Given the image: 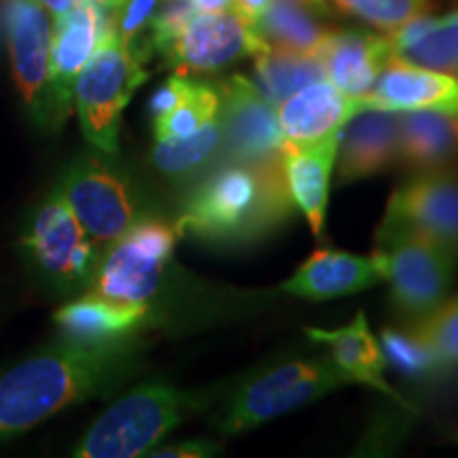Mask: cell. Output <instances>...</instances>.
Segmentation results:
<instances>
[{"instance_id": "obj_22", "label": "cell", "mask_w": 458, "mask_h": 458, "mask_svg": "<svg viewBox=\"0 0 458 458\" xmlns=\"http://www.w3.org/2000/svg\"><path fill=\"white\" fill-rule=\"evenodd\" d=\"M148 318L147 303H122L91 293L66 303L55 312L64 340L79 344H111L128 340Z\"/></svg>"}, {"instance_id": "obj_39", "label": "cell", "mask_w": 458, "mask_h": 458, "mask_svg": "<svg viewBox=\"0 0 458 458\" xmlns=\"http://www.w3.org/2000/svg\"><path fill=\"white\" fill-rule=\"evenodd\" d=\"M94 3H98L100 7H105L106 11H111V13H114V11H119L123 7L125 0H94Z\"/></svg>"}, {"instance_id": "obj_13", "label": "cell", "mask_w": 458, "mask_h": 458, "mask_svg": "<svg viewBox=\"0 0 458 458\" xmlns=\"http://www.w3.org/2000/svg\"><path fill=\"white\" fill-rule=\"evenodd\" d=\"M270 47L261 41L250 21L233 9L219 13H193L172 47L162 55L176 74L216 72L242 55Z\"/></svg>"}, {"instance_id": "obj_5", "label": "cell", "mask_w": 458, "mask_h": 458, "mask_svg": "<svg viewBox=\"0 0 458 458\" xmlns=\"http://www.w3.org/2000/svg\"><path fill=\"white\" fill-rule=\"evenodd\" d=\"M147 60V51L123 43L113 28L74 81V106L81 131L89 145L102 153H117L123 108L148 79Z\"/></svg>"}, {"instance_id": "obj_36", "label": "cell", "mask_w": 458, "mask_h": 458, "mask_svg": "<svg viewBox=\"0 0 458 458\" xmlns=\"http://www.w3.org/2000/svg\"><path fill=\"white\" fill-rule=\"evenodd\" d=\"M198 13H219V11L232 9V0H189Z\"/></svg>"}, {"instance_id": "obj_29", "label": "cell", "mask_w": 458, "mask_h": 458, "mask_svg": "<svg viewBox=\"0 0 458 458\" xmlns=\"http://www.w3.org/2000/svg\"><path fill=\"white\" fill-rule=\"evenodd\" d=\"M380 346L386 363H391L399 374L411 380H435L450 369L410 325L405 329L386 327L382 331Z\"/></svg>"}, {"instance_id": "obj_27", "label": "cell", "mask_w": 458, "mask_h": 458, "mask_svg": "<svg viewBox=\"0 0 458 458\" xmlns=\"http://www.w3.org/2000/svg\"><path fill=\"white\" fill-rule=\"evenodd\" d=\"M219 148L221 123L216 117V122L198 130L196 134L185 136V139L156 140L151 157L159 172L176 176V179H185L193 172L202 170L210 159L219 157Z\"/></svg>"}, {"instance_id": "obj_28", "label": "cell", "mask_w": 458, "mask_h": 458, "mask_svg": "<svg viewBox=\"0 0 458 458\" xmlns=\"http://www.w3.org/2000/svg\"><path fill=\"white\" fill-rule=\"evenodd\" d=\"M221 108L219 88L202 81H189V88L182 100L168 114L153 122L156 140L185 139L196 134L198 130L216 122Z\"/></svg>"}, {"instance_id": "obj_18", "label": "cell", "mask_w": 458, "mask_h": 458, "mask_svg": "<svg viewBox=\"0 0 458 458\" xmlns=\"http://www.w3.org/2000/svg\"><path fill=\"white\" fill-rule=\"evenodd\" d=\"M340 131L312 142H284L283 170L293 206L306 216L314 236H320L329 204L331 172L335 168Z\"/></svg>"}, {"instance_id": "obj_21", "label": "cell", "mask_w": 458, "mask_h": 458, "mask_svg": "<svg viewBox=\"0 0 458 458\" xmlns=\"http://www.w3.org/2000/svg\"><path fill=\"white\" fill-rule=\"evenodd\" d=\"M306 335L318 344H327L329 359L337 371L346 377V382H359V385L371 386L376 391L388 394L399 401L401 405L410 408L397 391L388 385L385 377L386 357L382 346L377 344L374 331L369 329L368 318L363 312H357L351 325L340 329H306Z\"/></svg>"}, {"instance_id": "obj_32", "label": "cell", "mask_w": 458, "mask_h": 458, "mask_svg": "<svg viewBox=\"0 0 458 458\" xmlns=\"http://www.w3.org/2000/svg\"><path fill=\"white\" fill-rule=\"evenodd\" d=\"M159 0H125L123 7L119 9L117 20H114V30L123 43L134 45V47L145 49L151 54V45L145 38V30L151 26L153 17L157 13Z\"/></svg>"}, {"instance_id": "obj_2", "label": "cell", "mask_w": 458, "mask_h": 458, "mask_svg": "<svg viewBox=\"0 0 458 458\" xmlns=\"http://www.w3.org/2000/svg\"><path fill=\"white\" fill-rule=\"evenodd\" d=\"M293 215L280 157L225 162L191 189L176 221L179 236L215 246H246L267 238Z\"/></svg>"}, {"instance_id": "obj_4", "label": "cell", "mask_w": 458, "mask_h": 458, "mask_svg": "<svg viewBox=\"0 0 458 458\" xmlns=\"http://www.w3.org/2000/svg\"><path fill=\"white\" fill-rule=\"evenodd\" d=\"M206 403L202 394L168 385H145L123 394L102 414L72 454L79 458H134L148 454L170 431Z\"/></svg>"}, {"instance_id": "obj_34", "label": "cell", "mask_w": 458, "mask_h": 458, "mask_svg": "<svg viewBox=\"0 0 458 458\" xmlns=\"http://www.w3.org/2000/svg\"><path fill=\"white\" fill-rule=\"evenodd\" d=\"M213 450H216V445L208 444V442H185V444L168 445V448L151 452V456H159V458H202V456L213 454Z\"/></svg>"}, {"instance_id": "obj_40", "label": "cell", "mask_w": 458, "mask_h": 458, "mask_svg": "<svg viewBox=\"0 0 458 458\" xmlns=\"http://www.w3.org/2000/svg\"><path fill=\"white\" fill-rule=\"evenodd\" d=\"M456 442H458V435H456Z\"/></svg>"}, {"instance_id": "obj_25", "label": "cell", "mask_w": 458, "mask_h": 458, "mask_svg": "<svg viewBox=\"0 0 458 458\" xmlns=\"http://www.w3.org/2000/svg\"><path fill=\"white\" fill-rule=\"evenodd\" d=\"M257 89L278 106L306 85L325 79V66L318 54H300V51L266 47L255 54Z\"/></svg>"}, {"instance_id": "obj_35", "label": "cell", "mask_w": 458, "mask_h": 458, "mask_svg": "<svg viewBox=\"0 0 458 458\" xmlns=\"http://www.w3.org/2000/svg\"><path fill=\"white\" fill-rule=\"evenodd\" d=\"M272 0H232V9L236 11L238 15H242L246 21H253L259 17L263 11L270 7Z\"/></svg>"}, {"instance_id": "obj_12", "label": "cell", "mask_w": 458, "mask_h": 458, "mask_svg": "<svg viewBox=\"0 0 458 458\" xmlns=\"http://www.w3.org/2000/svg\"><path fill=\"white\" fill-rule=\"evenodd\" d=\"M221 96L219 157L225 162H263L280 157L284 134L276 106L257 89L253 81L233 74L216 85Z\"/></svg>"}, {"instance_id": "obj_24", "label": "cell", "mask_w": 458, "mask_h": 458, "mask_svg": "<svg viewBox=\"0 0 458 458\" xmlns=\"http://www.w3.org/2000/svg\"><path fill=\"white\" fill-rule=\"evenodd\" d=\"M401 162L416 170L445 168L458 159V114L445 111L399 113Z\"/></svg>"}, {"instance_id": "obj_14", "label": "cell", "mask_w": 458, "mask_h": 458, "mask_svg": "<svg viewBox=\"0 0 458 458\" xmlns=\"http://www.w3.org/2000/svg\"><path fill=\"white\" fill-rule=\"evenodd\" d=\"M113 28L114 17L111 11L94 0H77L66 15L55 20L51 34L49 91L57 125L64 123L71 114L79 72Z\"/></svg>"}, {"instance_id": "obj_10", "label": "cell", "mask_w": 458, "mask_h": 458, "mask_svg": "<svg viewBox=\"0 0 458 458\" xmlns=\"http://www.w3.org/2000/svg\"><path fill=\"white\" fill-rule=\"evenodd\" d=\"M24 246L34 266L68 291L91 284L102 257V249L88 236L57 189L34 215Z\"/></svg>"}, {"instance_id": "obj_33", "label": "cell", "mask_w": 458, "mask_h": 458, "mask_svg": "<svg viewBox=\"0 0 458 458\" xmlns=\"http://www.w3.org/2000/svg\"><path fill=\"white\" fill-rule=\"evenodd\" d=\"M189 81H191L189 77L174 74V77H170L168 81L151 96V100H148V114H151L153 122L164 117V114H168L172 108L179 105L189 88Z\"/></svg>"}, {"instance_id": "obj_7", "label": "cell", "mask_w": 458, "mask_h": 458, "mask_svg": "<svg viewBox=\"0 0 458 458\" xmlns=\"http://www.w3.org/2000/svg\"><path fill=\"white\" fill-rule=\"evenodd\" d=\"M376 255L391 284L394 310L411 325L448 297L458 257L442 246L416 236L376 240Z\"/></svg>"}, {"instance_id": "obj_11", "label": "cell", "mask_w": 458, "mask_h": 458, "mask_svg": "<svg viewBox=\"0 0 458 458\" xmlns=\"http://www.w3.org/2000/svg\"><path fill=\"white\" fill-rule=\"evenodd\" d=\"M57 191L100 249L111 246L139 221V204L128 179L102 159L85 157L72 164Z\"/></svg>"}, {"instance_id": "obj_30", "label": "cell", "mask_w": 458, "mask_h": 458, "mask_svg": "<svg viewBox=\"0 0 458 458\" xmlns=\"http://www.w3.org/2000/svg\"><path fill=\"white\" fill-rule=\"evenodd\" d=\"M344 13L359 17L365 24L393 32L416 17L427 15L435 0H334Z\"/></svg>"}, {"instance_id": "obj_20", "label": "cell", "mask_w": 458, "mask_h": 458, "mask_svg": "<svg viewBox=\"0 0 458 458\" xmlns=\"http://www.w3.org/2000/svg\"><path fill=\"white\" fill-rule=\"evenodd\" d=\"M360 111L359 98L342 94L331 81H314L278 105L284 142H312L340 131Z\"/></svg>"}, {"instance_id": "obj_17", "label": "cell", "mask_w": 458, "mask_h": 458, "mask_svg": "<svg viewBox=\"0 0 458 458\" xmlns=\"http://www.w3.org/2000/svg\"><path fill=\"white\" fill-rule=\"evenodd\" d=\"M385 280L377 255H354L344 250H317L280 284L283 293L310 301L348 297Z\"/></svg>"}, {"instance_id": "obj_38", "label": "cell", "mask_w": 458, "mask_h": 458, "mask_svg": "<svg viewBox=\"0 0 458 458\" xmlns=\"http://www.w3.org/2000/svg\"><path fill=\"white\" fill-rule=\"evenodd\" d=\"M289 3L301 4V7L310 9V11H314V13H320V15H327L331 11L327 0H289Z\"/></svg>"}, {"instance_id": "obj_15", "label": "cell", "mask_w": 458, "mask_h": 458, "mask_svg": "<svg viewBox=\"0 0 458 458\" xmlns=\"http://www.w3.org/2000/svg\"><path fill=\"white\" fill-rule=\"evenodd\" d=\"M360 108L385 111H445L458 114V79L391 55L377 74L368 96L359 98Z\"/></svg>"}, {"instance_id": "obj_6", "label": "cell", "mask_w": 458, "mask_h": 458, "mask_svg": "<svg viewBox=\"0 0 458 458\" xmlns=\"http://www.w3.org/2000/svg\"><path fill=\"white\" fill-rule=\"evenodd\" d=\"M174 225L159 219L136 221L100 257L91 289L96 295L122 303H147L157 293L164 270L174 253Z\"/></svg>"}, {"instance_id": "obj_1", "label": "cell", "mask_w": 458, "mask_h": 458, "mask_svg": "<svg viewBox=\"0 0 458 458\" xmlns=\"http://www.w3.org/2000/svg\"><path fill=\"white\" fill-rule=\"evenodd\" d=\"M136 368V351L125 340H66L21 360L0 376V439L30 431L79 401L111 394Z\"/></svg>"}, {"instance_id": "obj_3", "label": "cell", "mask_w": 458, "mask_h": 458, "mask_svg": "<svg viewBox=\"0 0 458 458\" xmlns=\"http://www.w3.org/2000/svg\"><path fill=\"white\" fill-rule=\"evenodd\" d=\"M346 385L331 359H291L263 365L223 394L210 422L221 435H240L312 403Z\"/></svg>"}, {"instance_id": "obj_37", "label": "cell", "mask_w": 458, "mask_h": 458, "mask_svg": "<svg viewBox=\"0 0 458 458\" xmlns=\"http://www.w3.org/2000/svg\"><path fill=\"white\" fill-rule=\"evenodd\" d=\"M77 0H41V4L47 9L49 15H54V20H60L62 15H66L68 11L74 7Z\"/></svg>"}, {"instance_id": "obj_23", "label": "cell", "mask_w": 458, "mask_h": 458, "mask_svg": "<svg viewBox=\"0 0 458 458\" xmlns=\"http://www.w3.org/2000/svg\"><path fill=\"white\" fill-rule=\"evenodd\" d=\"M386 37L393 55L458 79V9L442 17L420 15Z\"/></svg>"}, {"instance_id": "obj_16", "label": "cell", "mask_w": 458, "mask_h": 458, "mask_svg": "<svg viewBox=\"0 0 458 458\" xmlns=\"http://www.w3.org/2000/svg\"><path fill=\"white\" fill-rule=\"evenodd\" d=\"M335 156L337 179L354 182L382 174L401 162L399 113L385 108H360L344 123Z\"/></svg>"}, {"instance_id": "obj_8", "label": "cell", "mask_w": 458, "mask_h": 458, "mask_svg": "<svg viewBox=\"0 0 458 458\" xmlns=\"http://www.w3.org/2000/svg\"><path fill=\"white\" fill-rule=\"evenodd\" d=\"M393 236L428 240L458 257V170H420L394 189L376 240Z\"/></svg>"}, {"instance_id": "obj_26", "label": "cell", "mask_w": 458, "mask_h": 458, "mask_svg": "<svg viewBox=\"0 0 458 458\" xmlns=\"http://www.w3.org/2000/svg\"><path fill=\"white\" fill-rule=\"evenodd\" d=\"M253 28L261 41L270 47L300 51V54H317L331 32L314 17V11L289 0L270 3V7L253 21Z\"/></svg>"}, {"instance_id": "obj_9", "label": "cell", "mask_w": 458, "mask_h": 458, "mask_svg": "<svg viewBox=\"0 0 458 458\" xmlns=\"http://www.w3.org/2000/svg\"><path fill=\"white\" fill-rule=\"evenodd\" d=\"M0 30L7 41L13 77L34 122L57 130L49 91L51 21L41 0H0Z\"/></svg>"}, {"instance_id": "obj_19", "label": "cell", "mask_w": 458, "mask_h": 458, "mask_svg": "<svg viewBox=\"0 0 458 458\" xmlns=\"http://www.w3.org/2000/svg\"><path fill=\"white\" fill-rule=\"evenodd\" d=\"M325 74L342 94L363 98L391 57L388 37L357 30H331L317 51Z\"/></svg>"}, {"instance_id": "obj_31", "label": "cell", "mask_w": 458, "mask_h": 458, "mask_svg": "<svg viewBox=\"0 0 458 458\" xmlns=\"http://www.w3.org/2000/svg\"><path fill=\"white\" fill-rule=\"evenodd\" d=\"M448 368L458 365V295L445 300L425 318L410 325Z\"/></svg>"}]
</instances>
